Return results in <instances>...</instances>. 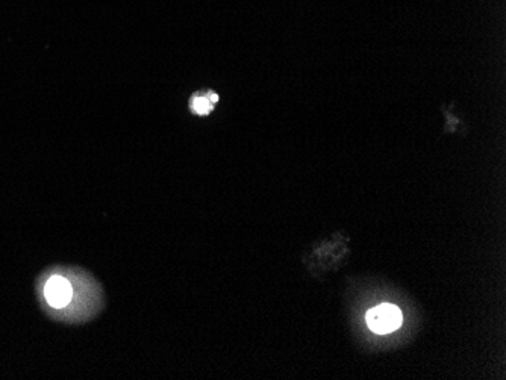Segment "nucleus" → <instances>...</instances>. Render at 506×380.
<instances>
[{
	"label": "nucleus",
	"instance_id": "f257e3e1",
	"mask_svg": "<svg viewBox=\"0 0 506 380\" xmlns=\"http://www.w3.org/2000/svg\"><path fill=\"white\" fill-rule=\"evenodd\" d=\"M94 282L90 274L78 268L53 267L43 271L35 282V294L43 313L63 323H82L93 318L85 306V288ZM93 313L96 309L88 306Z\"/></svg>",
	"mask_w": 506,
	"mask_h": 380
},
{
	"label": "nucleus",
	"instance_id": "f03ea898",
	"mask_svg": "<svg viewBox=\"0 0 506 380\" xmlns=\"http://www.w3.org/2000/svg\"><path fill=\"white\" fill-rule=\"evenodd\" d=\"M366 320L369 327L374 333H378V335H386V333H391L400 327L404 321V315L397 306L384 303L370 309L366 315Z\"/></svg>",
	"mask_w": 506,
	"mask_h": 380
},
{
	"label": "nucleus",
	"instance_id": "7ed1b4c3",
	"mask_svg": "<svg viewBox=\"0 0 506 380\" xmlns=\"http://www.w3.org/2000/svg\"><path fill=\"white\" fill-rule=\"evenodd\" d=\"M191 107L199 115L209 114L211 109H213V105H211V102L206 97H196L191 103Z\"/></svg>",
	"mask_w": 506,
	"mask_h": 380
},
{
	"label": "nucleus",
	"instance_id": "20e7f679",
	"mask_svg": "<svg viewBox=\"0 0 506 380\" xmlns=\"http://www.w3.org/2000/svg\"><path fill=\"white\" fill-rule=\"evenodd\" d=\"M209 100H211V103H216V102L218 100V96H216V94H211V99H209Z\"/></svg>",
	"mask_w": 506,
	"mask_h": 380
}]
</instances>
